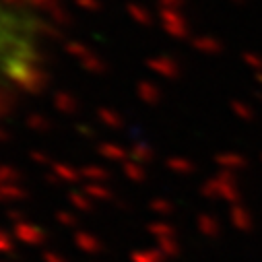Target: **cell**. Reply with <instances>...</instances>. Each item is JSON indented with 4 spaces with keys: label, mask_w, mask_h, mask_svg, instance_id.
<instances>
[{
    "label": "cell",
    "mask_w": 262,
    "mask_h": 262,
    "mask_svg": "<svg viewBox=\"0 0 262 262\" xmlns=\"http://www.w3.org/2000/svg\"><path fill=\"white\" fill-rule=\"evenodd\" d=\"M37 60L35 21L0 0V73L9 79H27Z\"/></svg>",
    "instance_id": "6da1fadb"
}]
</instances>
